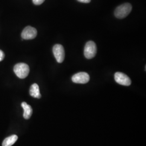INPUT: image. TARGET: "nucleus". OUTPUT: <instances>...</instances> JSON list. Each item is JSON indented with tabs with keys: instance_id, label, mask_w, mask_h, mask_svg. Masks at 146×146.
<instances>
[{
	"instance_id": "423d86ee",
	"label": "nucleus",
	"mask_w": 146,
	"mask_h": 146,
	"mask_svg": "<svg viewBox=\"0 0 146 146\" xmlns=\"http://www.w3.org/2000/svg\"><path fill=\"white\" fill-rule=\"evenodd\" d=\"M115 81L117 84L122 86H129L131 84V81L130 78L124 73L116 72L114 75Z\"/></svg>"
},
{
	"instance_id": "0eeeda50",
	"label": "nucleus",
	"mask_w": 146,
	"mask_h": 146,
	"mask_svg": "<svg viewBox=\"0 0 146 146\" xmlns=\"http://www.w3.org/2000/svg\"><path fill=\"white\" fill-rule=\"evenodd\" d=\"M36 36V29L31 26L26 27L21 34V36L25 40L34 39Z\"/></svg>"
},
{
	"instance_id": "f8f14e48",
	"label": "nucleus",
	"mask_w": 146,
	"mask_h": 146,
	"mask_svg": "<svg viewBox=\"0 0 146 146\" xmlns=\"http://www.w3.org/2000/svg\"><path fill=\"white\" fill-rule=\"evenodd\" d=\"M5 56V53L3 52L1 50H0V61H2Z\"/></svg>"
},
{
	"instance_id": "f03ea898",
	"label": "nucleus",
	"mask_w": 146,
	"mask_h": 146,
	"mask_svg": "<svg viewBox=\"0 0 146 146\" xmlns=\"http://www.w3.org/2000/svg\"><path fill=\"white\" fill-rule=\"evenodd\" d=\"M29 67L25 63H19L14 66V71L17 77L20 78H27L29 73Z\"/></svg>"
},
{
	"instance_id": "7ed1b4c3",
	"label": "nucleus",
	"mask_w": 146,
	"mask_h": 146,
	"mask_svg": "<svg viewBox=\"0 0 146 146\" xmlns=\"http://www.w3.org/2000/svg\"><path fill=\"white\" fill-rule=\"evenodd\" d=\"M97 48L95 42L90 41L87 42L84 49V56L88 59L94 58L96 54Z\"/></svg>"
},
{
	"instance_id": "20e7f679",
	"label": "nucleus",
	"mask_w": 146,
	"mask_h": 146,
	"mask_svg": "<svg viewBox=\"0 0 146 146\" xmlns=\"http://www.w3.org/2000/svg\"><path fill=\"white\" fill-rule=\"evenodd\" d=\"M54 55L58 63H62L65 57L64 49L62 46L59 44H55L52 48Z\"/></svg>"
},
{
	"instance_id": "9d476101",
	"label": "nucleus",
	"mask_w": 146,
	"mask_h": 146,
	"mask_svg": "<svg viewBox=\"0 0 146 146\" xmlns=\"http://www.w3.org/2000/svg\"><path fill=\"white\" fill-rule=\"evenodd\" d=\"M18 139V136L16 135H13L7 137L2 142V146H11L13 145Z\"/></svg>"
},
{
	"instance_id": "f257e3e1",
	"label": "nucleus",
	"mask_w": 146,
	"mask_h": 146,
	"mask_svg": "<svg viewBox=\"0 0 146 146\" xmlns=\"http://www.w3.org/2000/svg\"><path fill=\"white\" fill-rule=\"evenodd\" d=\"M132 9V6L130 3H127L119 5L115 9L114 14L118 19H123L129 14Z\"/></svg>"
},
{
	"instance_id": "1a4fd4ad",
	"label": "nucleus",
	"mask_w": 146,
	"mask_h": 146,
	"mask_svg": "<svg viewBox=\"0 0 146 146\" xmlns=\"http://www.w3.org/2000/svg\"><path fill=\"white\" fill-rule=\"evenodd\" d=\"M29 94L32 97L37 99H40L41 98V95L40 92L39 87L36 84H33L30 88Z\"/></svg>"
},
{
	"instance_id": "39448f33",
	"label": "nucleus",
	"mask_w": 146,
	"mask_h": 146,
	"mask_svg": "<svg viewBox=\"0 0 146 146\" xmlns=\"http://www.w3.org/2000/svg\"><path fill=\"white\" fill-rule=\"evenodd\" d=\"M72 80L73 82L76 84H85L88 82L90 77L88 73L80 72L74 75Z\"/></svg>"
},
{
	"instance_id": "9b49d317",
	"label": "nucleus",
	"mask_w": 146,
	"mask_h": 146,
	"mask_svg": "<svg viewBox=\"0 0 146 146\" xmlns=\"http://www.w3.org/2000/svg\"><path fill=\"white\" fill-rule=\"evenodd\" d=\"M45 0H33V3L35 5H40L44 2Z\"/></svg>"
},
{
	"instance_id": "ddd939ff",
	"label": "nucleus",
	"mask_w": 146,
	"mask_h": 146,
	"mask_svg": "<svg viewBox=\"0 0 146 146\" xmlns=\"http://www.w3.org/2000/svg\"><path fill=\"white\" fill-rule=\"evenodd\" d=\"M80 2H82V3H88L90 2L91 0H77Z\"/></svg>"
},
{
	"instance_id": "6e6552de",
	"label": "nucleus",
	"mask_w": 146,
	"mask_h": 146,
	"mask_svg": "<svg viewBox=\"0 0 146 146\" xmlns=\"http://www.w3.org/2000/svg\"><path fill=\"white\" fill-rule=\"evenodd\" d=\"M21 106L24 110V113L23 115V117L26 120L30 119L33 114V110L31 106L27 104L25 102H23L21 104Z\"/></svg>"
}]
</instances>
